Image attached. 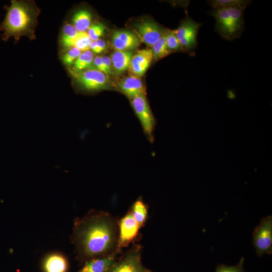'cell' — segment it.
Masks as SVG:
<instances>
[{
	"label": "cell",
	"instance_id": "cell-1",
	"mask_svg": "<svg viewBox=\"0 0 272 272\" xmlns=\"http://www.w3.org/2000/svg\"><path fill=\"white\" fill-rule=\"evenodd\" d=\"M118 238V222L107 212L93 210L74 221L71 240L80 261L117 251Z\"/></svg>",
	"mask_w": 272,
	"mask_h": 272
},
{
	"label": "cell",
	"instance_id": "cell-2",
	"mask_svg": "<svg viewBox=\"0 0 272 272\" xmlns=\"http://www.w3.org/2000/svg\"><path fill=\"white\" fill-rule=\"evenodd\" d=\"M39 14L38 8L30 2L12 1L1 26L4 32L3 39L7 41L13 37L17 41L22 36L35 39Z\"/></svg>",
	"mask_w": 272,
	"mask_h": 272
},
{
	"label": "cell",
	"instance_id": "cell-3",
	"mask_svg": "<svg viewBox=\"0 0 272 272\" xmlns=\"http://www.w3.org/2000/svg\"><path fill=\"white\" fill-rule=\"evenodd\" d=\"M239 6L214 9L209 15L216 20L215 30L224 39L239 38L244 29V11Z\"/></svg>",
	"mask_w": 272,
	"mask_h": 272
},
{
	"label": "cell",
	"instance_id": "cell-4",
	"mask_svg": "<svg viewBox=\"0 0 272 272\" xmlns=\"http://www.w3.org/2000/svg\"><path fill=\"white\" fill-rule=\"evenodd\" d=\"M78 88L86 93H96L102 90L116 89L114 83L109 77L95 69L87 70L79 73H71Z\"/></svg>",
	"mask_w": 272,
	"mask_h": 272
},
{
	"label": "cell",
	"instance_id": "cell-5",
	"mask_svg": "<svg viewBox=\"0 0 272 272\" xmlns=\"http://www.w3.org/2000/svg\"><path fill=\"white\" fill-rule=\"evenodd\" d=\"M131 105L142 125L148 140L153 143L156 121L146 96L140 95L129 99Z\"/></svg>",
	"mask_w": 272,
	"mask_h": 272
},
{
	"label": "cell",
	"instance_id": "cell-6",
	"mask_svg": "<svg viewBox=\"0 0 272 272\" xmlns=\"http://www.w3.org/2000/svg\"><path fill=\"white\" fill-rule=\"evenodd\" d=\"M142 248L133 245L111 265L107 272H147L141 260Z\"/></svg>",
	"mask_w": 272,
	"mask_h": 272
},
{
	"label": "cell",
	"instance_id": "cell-7",
	"mask_svg": "<svg viewBox=\"0 0 272 272\" xmlns=\"http://www.w3.org/2000/svg\"><path fill=\"white\" fill-rule=\"evenodd\" d=\"M201 25V23L187 17L175 30L183 51L187 52L190 55L195 54V49L197 45V34Z\"/></svg>",
	"mask_w": 272,
	"mask_h": 272
},
{
	"label": "cell",
	"instance_id": "cell-8",
	"mask_svg": "<svg viewBox=\"0 0 272 272\" xmlns=\"http://www.w3.org/2000/svg\"><path fill=\"white\" fill-rule=\"evenodd\" d=\"M253 243L257 255L262 256L272 253V217L261 219L253 233Z\"/></svg>",
	"mask_w": 272,
	"mask_h": 272
},
{
	"label": "cell",
	"instance_id": "cell-9",
	"mask_svg": "<svg viewBox=\"0 0 272 272\" xmlns=\"http://www.w3.org/2000/svg\"><path fill=\"white\" fill-rule=\"evenodd\" d=\"M133 28L141 41L150 47L162 38L167 30L150 19H143L137 22Z\"/></svg>",
	"mask_w": 272,
	"mask_h": 272
},
{
	"label": "cell",
	"instance_id": "cell-10",
	"mask_svg": "<svg viewBox=\"0 0 272 272\" xmlns=\"http://www.w3.org/2000/svg\"><path fill=\"white\" fill-rule=\"evenodd\" d=\"M130 211L118 222V238L117 250L119 253L137 237L140 229Z\"/></svg>",
	"mask_w": 272,
	"mask_h": 272
},
{
	"label": "cell",
	"instance_id": "cell-11",
	"mask_svg": "<svg viewBox=\"0 0 272 272\" xmlns=\"http://www.w3.org/2000/svg\"><path fill=\"white\" fill-rule=\"evenodd\" d=\"M141 40L133 32L125 30L114 31L111 45L115 51H132L141 45Z\"/></svg>",
	"mask_w": 272,
	"mask_h": 272
},
{
	"label": "cell",
	"instance_id": "cell-12",
	"mask_svg": "<svg viewBox=\"0 0 272 272\" xmlns=\"http://www.w3.org/2000/svg\"><path fill=\"white\" fill-rule=\"evenodd\" d=\"M114 83L116 90L129 99L140 95L146 96V89L140 78L129 75L118 79Z\"/></svg>",
	"mask_w": 272,
	"mask_h": 272
},
{
	"label": "cell",
	"instance_id": "cell-13",
	"mask_svg": "<svg viewBox=\"0 0 272 272\" xmlns=\"http://www.w3.org/2000/svg\"><path fill=\"white\" fill-rule=\"evenodd\" d=\"M153 60L150 48L138 50L131 57L127 69L129 75L138 78L143 76L149 68Z\"/></svg>",
	"mask_w": 272,
	"mask_h": 272
},
{
	"label": "cell",
	"instance_id": "cell-14",
	"mask_svg": "<svg viewBox=\"0 0 272 272\" xmlns=\"http://www.w3.org/2000/svg\"><path fill=\"white\" fill-rule=\"evenodd\" d=\"M119 253L115 251L105 256L88 260L77 272H107L118 259Z\"/></svg>",
	"mask_w": 272,
	"mask_h": 272
},
{
	"label": "cell",
	"instance_id": "cell-15",
	"mask_svg": "<svg viewBox=\"0 0 272 272\" xmlns=\"http://www.w3.org/2000/svg\"><path fill=\"white\" fill-rule=\"evenodd\" d=\"M42 268L43 272H67L69 268L68 261L61 253H51L43 259Z\"/></svg>",
	"mask_w": 272,
	"mask_h": 272
},
{
	"label": "cell",
	"instance_id": "cell-16",
	"mask_svg": "<svg viewBox=\"0 0 272 272\" xmlns=\"http://www.w3.org/2000/svg\"><path fill=\"white\" fill-rule=\"evenodd\" d=\"M133 54L132 51H114L111 54L114 75H119L128 69Z\"/></svg>",
	"mask_w": 272,
	"mask_h": 272
},
{
	"label": "cell",
	"instance_id": "cell-17",
	"mask_svg": "<svg viewBox=\"0 0 272 272\" xmlns=\"http://www.w3.org/2000/svg\"><path fill=\"white\" fill-rule=\"evenodd\" d=\"M92 18L91 13L87 10H79L73 16L72 25L79 32H85L91 25Z\"/></svg>",
	"mask_w": 272,
	"mask_h": 272
},
{
	"label": "cell",
	"instance_id": "cell-18",
	"mask_svg": "<svg viewBox=\"0 0 272 272\" xmlns=\"http://www.w3.org/2000/svg\"><path fill=\"white\" fill-rule=\"evenodd\" d=\"M93 53L90 50L83 51L73 63L71 72L76 73L94 69L93 63Z\"/></svg>",
	"mask_w": 272,
	"mask_h": 272
},
{
	"label": "cell",
	"instance_id": "cell-19",
	"mask_svg": "<svg viewBox=\"0 0 272 272\" xmlns=\"http://www.w3.org/2000/svg\"><path fill=\"white\" fill-rule=\"evenodd\" d=\"M79 32L72 24L66 23L62 28L60 39L62 47L67 50L74 47Z\"/></svg>",
	"mask_w": 272,
	"mask_h": 272
},
{
	"label": "cell",
	"instance_id": "cell-20",
	"mask_svg": "<svg viewBox=\"0 0 272 272\" xmlns=\"http://www.w3.org/2000/svg\"><path fill=\"white\" fill-rule=\"evenodd\" d=\"M140 228L144 226L148 215V206L141 197H139L131 206L130 211Z\"/></svg>",
	"mask_w": 272,
	"mask_h": 272
},
{
	"label": "cell",
	"instance_id": "cell-21",
	"mask_svg": "<svg viewBox=\"0 0 272 272\" xmlns=\"http://www.w3.org/2000/svg\"><path fill=\"white\" fill-rule=\"evenodd\" d=\"M207 2L213 9L236 6L245 9L251 2L248 0H211Z\"/></svg>",
	"mask_w": 272,
	"mask_h": 272
},
{
	"label": "cell",
	"instance_id": "cell-22",
	"mask_svg": "<svg viewBox=\"0 0 272 272\" xmlns=\"http://www.w3.org/2000/svg\"><path fill=\"white\" fill-rule=\"evenodd\" d=\"M165 34L151 46L153 59L157 61L171 53L168 49L165 42Z\"/></svg>",
	"mask_w": 272,
	"mask_h": 272
},
{
	"label": "cell",
	"instance_id": "cell-23",
	"mask_svg": "<svg viewBox=\"0 0 272 272\" xmlns=\"http://www.w3.org/2000/svg\"><path fill=\"white\" fill-rule=\"evenodd\" d=\"M165 38L166 46L171 53L182 51L175 30L167 29Z\"/></svg>",
	"mask_w": 272,
	"mask_h": 272
},
{
	"label": "cell",
	"instance_id": "cell-24",
	"mask_svg": "<svg viewBox=\"0 0 272 272\" xmlns=\"http://www.w3.org/2000/svg\"><path fill=\"white\" fill-rule=\"evenodd\" d=\"M105 29L104 24L95 23L91 25L87 30V34L91 41H96L104 35Z\"/></svg>",
	"mask_w": 272,
	"mask_h": 272
},
{
	"label": "cell",
	"instance_id": "cell-25",
	"mask_svg": "<svg viewBox=\"0 0 272 272\" xmlns=\"http://www.w3.org/2000/svg\"><path fill=\"white\" fill-rule=\"evenodd\" d=\"M81 53L82 51L76 47L71 48L62 56L63 63L66 66H72Z\"/></svg>",
	"mask_w": 272,
	"mask_h": 272
},
{
	"label": "cell",
	"instance_id": "cell-26",
	"mask_svg": "<svg viewBox=\"0 0 272 272\" xmlns=\"http://www.w3.org/2000/svg\"><path fill=\"white\" fill-rule=\"evenodd\" d=\"M91 41L87 32H80L76 39L74 47L83 51L90 50L89 47Z\"/></svg>",
	"mask_w": 272,
	"mask_h": 272
},
{
	"label": "cell",
	"instance_id": "cell-27",
	"mask_svg": "<svg viewBox=\"0 0 272 272\" xmlns=\"http://www.w3.org/2000/svg\"><path fill=\"white\" fill-rule=\"evenodd\" d=\"M244 258H241L238 263L235 265H227L221 264L218 265L216 269V272H246L244 269Z\"/></svg>",
	"mask_w": 272,
	"mask_h": 272
},
{
	"label": "cell",
	"instance_id": "cell-28",
	"mask_svg": "<svg viewBox=\"0 0 272 272\" xmlns=\"http://www.w3.org/2000/svg\"><path fill=\"white\" fill-rule=\"evenodd\" d=\"M93 63L94 69L104 73L109 77L108 72L102 60V56H96L94 57Z\"/></svg>",
	"mask_w": 272,
	"mask_h": 272
},
{
	"label": "cell",
	"instance_id": "cell-29",
	"mask_svg": "<svg viewBox=\"0 0 272 272\" xmlns=\"http://www.w3.org/2000/svg\"><path fill=\"white\" fill-rule=\"evenodd\" d=\"M102 59L108 72L109 76L114 75L110 57L108 56H102Z\"/></svg>",
	"mask_w": 272,
	"mask_h": 272
},
{
	"label": "cell",
	"instance_id": "cell-30",
	"mask_svg": "<svg viewBox=\"0 0 272 272\" xmlns=\"http://www.w3.org/2000/svg\"><path fill=\"white\" fill-rule=\"evenodd\" d=\"M90 50L95 54L101 53L102 51L97 45L95 41H92L90 45Z\"/></svg>",
	"mask_w": 272,
	"mask_h": 272
},
{
	"label": "cell",
	"instance_id": "cell-31",
	"mask_svg": "<svg viewBox=\"0 0 272 272\" xmlns=\"http://www.w3.org/2000/svg\"><path fill=\"white\" fill-rule=\"evenodd\" d=\"M95 41L102 52H104L107 49L106 43L103 39L100 38Z\"/></svg>",
	"mask_w": 272,
	"mask_h": 272
},
{
	"label": "cell",
	"instance_id": "cell-32",
	"mask_svg": "<svg viewBox=\"0 0 272 272\" xmlns=\"http://www.w3.org/2000/svg\"><path fill=\"white\" fill-rule=\"evenodd\" d=\"M147 272H152V271H151L150 270L148 269Z\"/></svg>",
	"mask_w": 272,
	"mask_h": 272
}]
</instances>
